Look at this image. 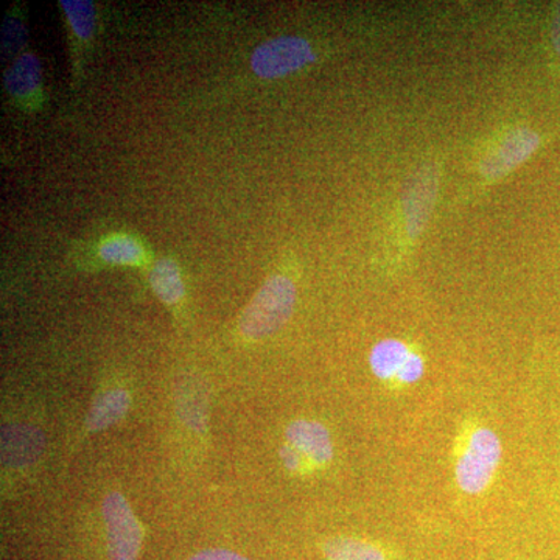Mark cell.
Returning a JSON list of instances; mask_svg holds the SVG:
<instances>
[{"instance_id": "15", "label": "cell", "mask_w": 560, "mask_h": 560, "mask_svg": "<svg viewBox=\"0 0 560 560\" xmlns=\"http://www.w3.org/2000/svg\"><path fill=\"white\" fill-rule=\"evenodd\" d=\"M423 374H425V360L419 352L411 350L410 357L397 374L396 382L400 385H415V383L422 381Z\"/></svg>"}, {"instance_id": "13", "label": "cell", "mask_w": 560, "mask_h": 560, "mask_svg": "<svg viewBox=\"0 0 560 560\" xmlns=\"http://www.w3.org/2000/svg\"><path fill=\"white\" fill-rule=\"evenodd\" d=\"M329 560H386L382 550L374 545L349 537H337L324 545Z\"/></svg>"}, {"instance_id": "11", "label": "cell", "mask_w": 560, "mask_h": 560, "mask_svg": "<svg viewBox=\"0 0 560 560\" xmlns=\"http://www.w3.org/2000/svg\"><path fill=\"white\" fill-rule=\"evenodd\" d=\"M40 66L32 54L22 55L7 73V88L14 97L31 98L39 91Z\"/></svg>"}, {"instance_id": "19", "label": "cell", "mask_w": 560, "mask_h": 560, "mask_svg": "<svg viewBox=\"0 0 560 560\" xmlns=\"http://www.w3.org/2000/svg\"><path fill=\"white\" fill-rule=\"evenodd\" d=\"M550 38L552 49H555L556 55L560 58V3L552 10Z\"/></svg>"}, {"instance_id": "7", "label": "cell", "mask_w": 560, "mask_h": 560, "mask_svg": "<svg viewBox=\"0 0 560 560\" xmlns=\"http://www.w3.org/2000/svg\"><path fill=\"white\" fill-rule=\"evenodd\" d=\"M287 442L315 466H326L334 459L329 430L315 420H294L287 429Z\"/></svg>"}, {"instance_id": "2", "label": "cell", "mask_w": 560, "mask_h": 560, "mask_svg": "<svg viewBox=\"0 0 560 560\" xmlns=\"http://www.w3.org/2000/svg\"><path fill=\"white\" fill-rule=\"evenodd\" d=\"M503 445L489 427H474L464 436L455 463V480L466 495H480L499 470Z\"/></svg>"}, {"instance_id": "3", "label": "cell", "mask_w": 560, "mask_h": 560, "mask_svg": "<svg viewBox=\"0 0 560 560\" xmlns=\"http://www.w3.org/2000/svg\"><path fill=\"white\" fill-rule=\"evenodd\" d=\"M440 191V168L427 164L415 173L401 197L400 241L404 245H415L429 223L434 202Z\"/></svg>"}, {"instance_id": "4", "label": "cell", "mask_w": 560, "mask_h": 560, "mask_svg": "<svg viewBox=\"0 0 560 560\" xmlns=\"http://www.w3.org/2000/svg\"><path fill=\"white\" fill-rule=\"evenodd\" d=\"M540 145L539 132L528 127L511 128L489 145L478 164V172L489 183L503 179L528 161Z\"/></svg>"}, {"instance_id": "9", "label": "cell", "mask_w": 560, "mask_h": 560, "mask_svg": "<svg viewBox=\"0 0 560 560\" xmlns=\"http://www.w3.org/2000/svg\"><path fill=\"white\" fill-rule=\"evenodd\" d=\"M130 408V394L125 389H109L97 397L88 415L86 425L90 431L109 429L119 422Z\"/></svg>"}, {"instance_id": "8", "label": "cell", "mask_w": 560, "mask_h": 560, "mask_svg": "<svg viewBox=\"0 0 560 560\" xmlns=\"http://www.w3.org/2000/svg\"><path fill=\"white\" fill-rule=\"evenodd\" d=\"M411 350L407 342L397 340V338L378 341L370 353L372 374L382 382L396 381L397 374L410 357Z\"/></svg>"}, {"instance_id": "6", "label": "cell", "mask_w": 560, "mask_h": 560, "mask_svg": "<svg viewBox=\"0 0 560 560\" xmlns=\"http://www.w3.org/2000/svg\"><path fill=\"white\" fill-rule=\"evenodd\" d=\"M103 518L108 529L110 560H136L142 547V528L121 493L113 492L103 501Z\"/></svg>"}, {"instance_id": "10", "label": "cell", "mask_w": 560, "mask_h": 560, "mask_svg": "<svg viewBox=\"0 0 560 560\" xmlns=\"http://www.w3.org/2000/svg\"><path fill=\"white\" fill-rule=\"evenodd\" d=\"M98 254L106 264L139 267L147 261V250L138 238L128 234H114L101 243Z\"/></svg>"}, {"instance_id": "1", "label": "cell", "mask_w": 560, "mask_h": 560, "mask_svg": "<svg viewBox=\"0 0 560 560\" xmlns=\"http://www.w3.org/2000/svg\"><path fill=\"white\" fill-rule=\"evenodd\" d=\"M296 282L290 276L272 275L243 312L241 331L246 340H261L285 326L296 305Z\"/></svg>"}, {"instance_id": "14", "label": "cell", "mask_w": 560, "mask_h": 560, "mask_svg": "<svg viewBox=\"0 0 560 560\" xmlns=\"http://www.w3.org/2000/svg\"><path fill=\"white\" fill-rule=\"evenodd\" d=\"M70 27L80 39H90L95 28L94 3L88 0H61Z\"/></svg>"}, {"instance_id": "5", "label": "cell", "mask_w": 560, "mask_h": 560, "mask_svg": "<svg viewBox=\"0 0 560 560\" xmlns=\"http://www.w3.org/2000/svg\"><path fill=\"white\" fill-rule=\"evenodd\" d=\"M315 60V50L307 39L287 35L260 44L250 57V68L260 79L275 80L298 72Z\"/></svg>"}, {"instance_id": "18", "label": "cell", "mask_w": 560, "mask_h": 560, "mask_svg": "<svg viewBox=\"0 0 560 560\" xmlns=\"http://www.w3.org/2000/svg\"><path fill=\"white\" fill-rule=\"evenodd\" d=\"M190 560H249L228 550H206L198 552Z\"/></svg>"}, {"instance_id": "17", "label": "cell", "mask_w": 560, "mask_h": 560, "mask_svg": "<svg viewBox=\"0 0 560 560\" xmlns=\"http://www.w3.org/2000/svg\"><path fill=\"white\" fill-rule=\"evenodd\" d=\"M280 459H282L283 466L287 470L293 471V474H301L304 470L305 459L296 448L291 447L290 444L283 445L280 448Z\"/></svg>"}, {"instance_id": "16", "label": "cell", "mask_w": 560, "mask_h": 560, "mask_svg": "<svg viewBox=\"0 0 560 560\" xmlns=\"http://www.w3.org/2000/svg\"><path fill=\"white\" fill-rule=\"evenodd\" d=\"M24 38L25 31L21 21H5V27H3L2 35L3 50L16 51L22 46V40H24Z\"/></svg>"}, {"instance_id": "12", "label": "cell", "mask_w": 560, "mask_h": 560, "mask_svg": "<svg viewBox=\"0 0 560 560\" xmlns=\"http://www.w3.org/2000/svg\"><path fill=\"white\" fill-rule=\"evenodd\" d=\"M150 283L156 296L167 305L179 304L186 293L179 267L172 259L156 261L151 270Z\"/></svg>"}]
</instances>
